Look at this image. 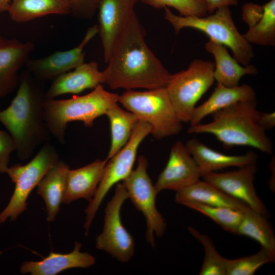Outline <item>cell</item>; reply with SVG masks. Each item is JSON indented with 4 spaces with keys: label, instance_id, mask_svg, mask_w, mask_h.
Returning <instances> with one entry per match:
<instances>
[{
    "label": "cell",
    "instance_id": "6da1fadb",
    "mask_svg": "<svg viewBox=\"0 0 275 275\" xmlns=\"http://www.w3.org/2000/svg\"><path fill=\"white\" fill-rule=\"evenodd\" d=\"M146 32L134 12L119 37L102 71L112 89L166 87L171 74L147 45Z\"/></svg>",
    "mask_w": 275,
    "mask_h": 275
},
{
    "label": "cell",
    "instance_id": "7a4b0ae2",
    "mask_svg": "<svg viewBox=\"0 0 275 275\" xmlns=\"http://www.w3.org/2000/svg\"><path fill=\"white\" fill-rule=\"evenodd\" d=\"M43 82L26 69L23 71L15 96L8 107L0 111V122L12 137L22 160L29 159L38 146L50 138L45 120L46 98Z\"/></svg>",
    "mask_w": 275,
    "mask_h": 275
},
{
    "label": "cell",
    "instance_id": "3957f363",
    "mask_svg": "<svg viewBox=\"0 0 275 275\" xmlns=\"http://www.w3.org/2000/svg\"><path fill=\"white\" fill-rule=\"evenodd\" d=\"M256 99L239 102L213 113L211 122L190 126L188 133H209L227 147H251L271 154L273 146L258 122Z\"/></svg>",
    "mask_w": 275,
    "mask_h": 275
},
{
    "label": "cell",
    "instance_id": "277c9868",
    "mask_svg": "<svg viewBox=\"0 0 275 275\" xmlns=\"http://www.w3.org/2000/svg\"><path fill=\"white\" fill-rule=\"evenodd\" d=\"M119 95L108 92L101 84L90 93L67 99H46L44 104L45 120L51 135L61 144L65 142L68 123L82 122L87 127L118 103Z\"/></svg>",
    "mask_w": 275,
    "mask_h": 275
},
{
    "label": "cell",
    "instance_id": "5b68a950",
    "mask_svg": "<svg viewBox=\"0 0 275 275\" xmlns=\"http://www.w3.org/2000/svg\"><path fill=\"white\" fill-rule=\"evenodd\" d=\"M164 8V18L176 34L185 28L197 30L207 35L210 40L230 48L234 58L241 65H249L254 56L252 46L236 27L229 7H221L204 17L177 15L169 8Z\"/></svg>",
    "mask_w": 275,
    "mask_h": 275
},
{
    "label": "cell",
    "instance_id": "8992f818",
    "mask_svg": "<svg viewBox=\"0 0 275 275\" xmlns=\"http://www.w3.org/2000/svg\"><path fill=\"white\" fill-rule=\"evenodd\" d=\"M118 102L139 121L148 123L151 134L157 140L178 134L182 130V122L166 87L145 91L128 90L119 95Z\"/></svg>",
    "mask_w": 275,
    "mask_h": 275
},
{
    "label": "cell",
    "instance_id": "52a82bcc",
    "mask_svg": "<svg viewBox=\"0 0 275 275\" xmlns=\"http://www.w3.org/2000/svg\"><path fill=\"white\" fill-rule=\"evenodd\" d=\"M214 63L195 59L188 68L171 75L166 87L182 122H189L196 105L214 81Z\"/></svg>",
    "mask_w": 275,
    "mask_h": 275
},
{
    "label": "cell",
    "instance_id": "ba28073f",
    "mask_svg": "<svg viewBox=\"0 0 275 275\" xmlns=\"http://www.w3.org/2000/svg\"><path fill=\"white\" fill-rule=\"evenodd\" d=\"M59 160L55 147L47 142L27 164H15L9 167L7 174L15 184V188L9 202L0 213V223L8 219L16 220L26 209V201L30 194Z\"/></svg>",
    "mask_w": 275,
    "mask_h": 275
},
{
    "label": "cell",
    "instance_id": "9c48e42d",
    "mask_svg": "<svg viewBox=\"0 0 275 275\" xmlns=\"http://www.w3.org/2000/svg\"><path fill=\"white\" fill-rule=\"evenodd\" d=\"M151 133L150 126L146 122L139 121L127 143L108 160L95 194L85 210L86 235L88 234L95 214L107 193L114 185L125 180L133 170L138 148Z\"/></svg>",
    "mask_w": 275,
    "mask_h": 275
},
{
    "label": "cell",
    "instance_id": "30bf717a",
    "mask_svg": "<svg viewBox=\"0 0 275 275\" xmlns=\"http://www.w3.org/2000/svg\"><path fill=\"white\" fill-rule=\"evenodd\" d=\"M148 160L143 155L138 157V165L122 183L128 198L136 209L144 216L146 223V239L152 247L155 246V236L161 237L167 223L156 206L157 193L147 173Z\"/></svg>",
    "mask_w": 275,
    "mask_h": 275
},
{
    "label": "cell",
    "instance_id": "8fae6325",
    "mask_svg": "<svg viewBox=\"0 0 275 275\" xmlns=\"http://www.w3.org/2000/svg\"><path fill=\"white\" fill-rule=\"evenodd\" d=\"M128 198L123 183H117L114 195L105 208L103 231L96 239L98 250L123 263L130 260L135 250L134 239L123 226L120 214L122 206Z\"/></svg>",
    "mask_w": 275,
    "mask_h": 275
},
{
    "label": "cell",
    "instance_id": "7c38bea8",
    "mask_svg": "<svg viewBox=\"0 0 275 275\" xmlns=\"http://www.w3.org/2000/svg\"><path fill=\"white\" fill-rule=\"evenodd\" d=\"M256 172V162L232 171L205 173L201 178L229 196L241 201L250 208L268 217V211L255 188L254 181Z\"/></svg>",
    "mask_w": 275,
    "mask_h": 275
},
{
    "label": "cell",
    "instance_id": "4fadbf2b",
    "mask_svg": "<svg viewBox=\"0 0 275 275\" xmlns=\"http://www.w3.org/2000/svg\"><path fill=\"white\" fill-rule=\"evenodd\" d=\"M202 174L197 162L181 141L172 146L169 158L154 184L157 194L168 189L176 192L200 180Z\"/></svg>",
    "mask_w": 275,
    "mask_h": 275
},
{
    "label": "cell",
    "instance_id": "5bb4252c",
    "mask_svg": "<svg viewBox=\"0 0 275 275\" xmlns=\"http://www.w3.org/2000/svg\"><path fill=\"white\" fill-rule=\"evenodd\" d=\"M98 33V25L90 27L80 43L69 50L57 51L46 57L29 59L25 66L33 76L44 82L75 69L84 63L85 46Z\"/></svg>",
    "mask_w": 275,
    "mask_h": 275
},
{
    "label": "cell",
    "instance_id": "9a60e30c",
    "mask_svg": "<svg viewBox=\"0 0 275 275\" xmlns=\"http://www.w3.org/2000/svg\"><path fill=\"white\" fill-rule=\"evenodd\" d=\"M140 0H100L98 6V33L107 63L114 46L135 12Z\"/></svg>",
    "mask_w": 275,
    "mask_h": 275
},
{
    "label": "cell",
    "instance_id": "2e32d148",
    "mask_svg": "<svg viewBox=\"0 0 275 275\" xmlns=\"http://www.w3.org/2000/svg\"><path fill=\"white\" fill-rule=\"evenodd\" d=\"M34 48L32 42H22L0 36V98L18 87V71L25 65Z\"/></svg>",
    "mask_w": 275,
    "mask_h": 275
},
{
    "label": "cell",
    "instance_id": "e0dca14e",
    "mask_svg": "<svg viewBox=\"0 0 275 275\" xmlns=\"http://www.w3.org/2000/svg\"><path fill=\"white\" fill-rule=\"evenodd\" d=\"M81 244L76 242L73 250L68 254L51 252L49 255L37 261L23 262L20 268L21 273L32 275H56L73 268H88L93 265L95 259L87 252H81Z\"/></svg>",
    "mask_w": 275,
    "mask_h": 275
},
{
    "label": "cell",
    "instance_id": "ac0fdd59",
    "mask_svg": "<svg viewBox=\"0 0 275 275\" xmlns=\"http://www.w3.org/2000/svg\"><path fill=\"white\" fill-rule=\"evenodd\" d=\"M102 71L96 62L84 63L71 72L62 74L52 80L45 92L46 99L66 94H78L88 89H94L103 83Z\"/></svg>",
    "mask_w": 275,
    "mask_h": 275
},
{
    "label": "cell",
    "instance_id": "d6986e66",
    "mask_svg": "<svg viewBox=\"0 0 275 275\" xmlns=\"http://www.w3.org/2000/svg\"><path fill=\"white\" fill-rule=\"evenodd\" d=\"M107 161L106 159H97L82 167L69 169L62 203L68 204L79 199L91 201L95 194Z\"/></svg>",
    "mask_w": 275,
    "mask_h": 275
},
{
    "label": "cell",
    "instance_id": "ffe728a7",
    "mask_svg": "<svg viewBox=\"0 0 275 275\" xmlns=\"http://www.w3.org/2000/svg\"><path fill=\"white\" fill-rule=\"evenodd\" d=\"M203 174L216 172L230 167H240L256 163L257 154L249 151L242 155H231L215 151L196 139L188 140L185 144Z\"/></svg>",
    "mask_w": 275,
    "mask_h": 275
},
{
    "label": "cell",
    "instance_id": "44dd1931",
    "mask_svg": "<svg viewBox=\"0 0 275 275\" xmlns=\"http://www.w3.org/2000/svg\"><path fill=\"white\" fill-rule=\"evenodd\" d=\"M256 97L254 90L249 85L229 87L217 82L210 97L195 108L189 121L190 126L200 123L207 116L237 102L256 100Z\"/></svg>",
    "mask_w": 275,
    "mask_h": 275
},
{
    "label": "cell",
    "instance_id": "7402d4cb",
    "mask_svg": "<svg viewBox=\"0 0 275 275\" xmlns=\"http://www.w3.org/2000/svg\"><path fill=\"white\" fill-rule=\"evenodd\" d=\"M205 47L214 57L213 76L217 82L226 87H235L239 85L243 76L257 73V69L254 65L244 66L239 63L229 54L226 46L209 39Z\"/></svg>",
    "mask_w": 275,
    "mask_h": 275
},
{
    "label": "cell",
    "instance_id": "603a6c76",
    "mask_svg": "<svg viewBox=\"0 0 275 275\" xmlns=\"http://www.w3.org/2000/svg\"><path fill=\"white\" fill-rule=\"evenodd\" d=\"M69 166L59 159L38 183L37 193L44 200L48 222L54 220L64 195Z\"/></svg>",
    "mask_w": 275,
    "mask_h": 275
},
{
    "label": "cell",
    "instance_id": "cb8c5ba5",
    "mask_svg": "<svg viewBox=\"0 0 275 275\" xmlns=\"http://www.w3.org/2000/svg\"><path fill=\"white\" fill-rule=\"evenodd\" d=\"M175 201L184 205L187 202L227 207L240 210L250 208L246 204L224 193L204 180H199L193 184L176 192Z\"/></svg>",
    "mask_w": 275,
    "mask_h": 275
},
{
    "label": "cell",
    "instance_id": "d4e9b609",
    "mask_svg": "<svg viewBox=\"0 0 275 275\" xmlns=\"http://www.w3.org/2000/svg\"><path fill=\"white\" fill-rule=\"evenodd\" d=\"M16 22H27L48 15L71 13L68 0H11L7 11Z\"/></svg>",
    "mask_w": 275,
    "mask_h": 275
},
{
    "label": "cell",
    "instance_id": "484cf974",
    "mask_svg": "<svg viewBox=\"0 0 275 275\" xmlns=\"http://www.w3.org/2000/svg\"><path fill=\"white\" fill-rule=\"evenodd\" d=\"M111 127V144L107 160L111 159L127 143L139 121L132 113L116 103L106 112Z\"/></svg>",
    "mask_w": 275,
    "mask_h": 275
},
{
    "label": "cell",
    "instance_id": "4316f807",
    "mask_svg": "<svg viewBox=\"0 0 275 275\" xmlns=\"http://www.w3.org/2000/svg\"><path fill=\"white\" fill-rule=\"evenodd\" d=\"M266 216L248 208L238 228L237 235L250 237L263 248L275 253V235Z\"/></svg>",
    "mask_w": 275,
    "mask_h": 275
},
{
    "label": "cell",
    "instance_id": "83f0119b",
    "mask_svg": "<svg viewBox=\"0 0 275 275\" xmlns=\"http://www.w3.org/2000/svg\"><path fill=\"white\" fill-rule=\"evenodd\" d=\"M183 205L207 216L225 230L237 234L244 211L227 207L212 206L197 202H187Z\"/></svg>",
    "mask_w": 275,
    "mask_h": 275
},
{
    "label": "cell",
    "instance_id": "f1b7e54d",
    "mask_svg": "<svg viewBox=\"0 0 275 275\" xmlns=\"http://www.w3.org/2000/svg\"><path fill=\"white\" fill-rule=\"evenodd\" d=\"M263 5L262 18L243 36L250 44L273 46L275 45V0H270Z\"/></svg>",
    "mask_w": 275,
    "mask_h": 275
},
{
    "label": "cell",
    "instance_id": "f546056e",
    "mask_svg": "<svg viewBox=\"0 0 275 275\" xmlns=\"http://www.w3.org/2000/svg\"><path fill=\"white\" fill-rule=\"evenodd\" d=\"M275 253L263 248L251 256L225 259L226 275H253L261 266L274 262Z\"/></svg>",
    "mask_w": 275,
    "mask_h": 275
},
{
    "label": "cell",
    "instance_id": "4dcf8cb0",
    "mask_svg": "<svg viewBox=\"0 0 275 275\" xmlns=\"http://www.w3.org/2000/svg\"><path fill=\"white\" fill-rule=\"evenodd\" d=\"M187 229L202 244L204 250V259L200 275H226L225 259L217 251L212 240L191 226Z\"/></svg>",
    "mask_w": 275,
    "mask_h": 275
},
{
    "label": "cell",
    "instance_id": "1f68e13d",
    "mask_svg": "<svg viewBox=\"0 0 275 275\" xmlns=\"http://www.w3.org/2000/svg\"><path fill=\"white\" fill-rule=\"evenodd\" d=\"M146 5L159 9L172 7L181 16L204 17L208 14L205 0H140Z\"/></svg>",
    "mask_w": 275,
    "mask_h": 275
},
{
    "label": "cell",
    "instance_id": "d6a6232c",
    "mask_svg": "<svg viewBox=\"0 0 275 275\" xmlns=\"http://www.w3.org/2000/svg\"><path fill=\"white\" fill-rule=\"evenodd\" d=\"M71 13L79 18L91 19L98 10L100 0H68Z\"/></svg>",
    "mask_w": 275,
    "mask_h": 275
},
{
    "label": "cell",
    "instance_id": "836d02e7",
    "mask_svg": "<svg viewBox=\"0 0 275 275\" xmlns=\"http://www.w3.org/2000/svg\"><path fill=\"white\" fill-rule=\"evenodd\" d=\"M16 151L14 141L10 134L0 130V175L7 173L11 153Z\"/></svg>",
    "mask_w": 275,
    "mask_h": 275
},
{
    "label": "cell",
    "instance_id": "e575fe53",
    "mask_svg": "<svg viewBox=\"0 0 275 275\" xmlns=\"http://www.w3.org/2000/svg\"><path fill=\"white\" fill-rule=\"evenodd\" d=\"M264 5L248 3L242 7V19L249 28L255 25L262 18Z\"/></svg>",
    "mask_w": 275,
    "mask_h": 275
},
{
    "label": "cell",
    "instance_id": "d590c367",
    "mask_svg": "<svg viewBox=\"0 0 275 275\" xmlns=\"http://www.w3.org/2000/svg\"><path fill=\"white\" fill-rule=\"evenodd\" d=\"M258 122L262 128L266 131L271 129L275 126V113H262L259 112Z\"/></svg>",
    "mask_w": 275,
    "mask_h": 275
},
{
    "label": "cell",
    "instance_id": "8d00e7d4",
    "mask_svg": "<svg viewBox=\"0 0 275 275\" xmlns=\"http://www.w3.org/2000/svg\"><path fill=\"white\" fill-rule=\"evenodd\" d=\"M208 14L213 13L217 9L224 6H234L238 0H205Z\"/></svg>",
    "mask_w": 275,
    "mask_h": 275
},
{
    "label": "cell",
    "instance_id": "74e56055",
    "mask_svg": "<svg viewBox=\"0 0 275 275\" xmlns=\"http://www.w3.org/2000/svg\"><path fill=\"white\" fill-rule=\"evenodd\" d=\"M11 0H0V13L7 12Z\"/></svg>",
    "mask_w": 275,
    "mask_h": 275
}]
</instances>
